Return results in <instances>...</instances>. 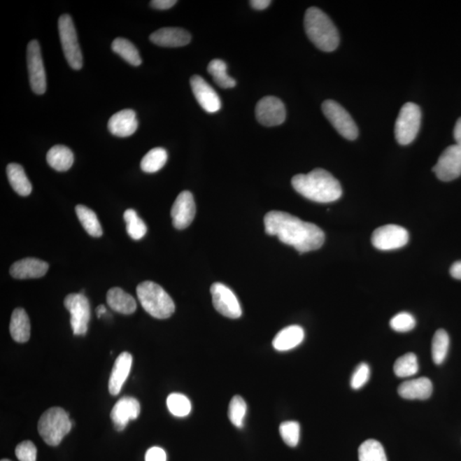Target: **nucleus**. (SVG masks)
I'll return each instance as SVG.
<instances>
[{
	"label": "nucleus",
	"instance_id": "obj_1",
	"mask_svg": "<svg viewBox=\"0 0 461 461\" xmlns=\"http://www.w3.org/2000/svg\"><path fill=\"white\" fill-rule=\"evenodd\" d=\"M264 224L267 234L277 236L300 254L320 249L325 242L324 232L319 227L288 213L270 211L264 217Z\"/></svg>",
	"mask_w": 461,
	"mask_h": 461
},
{
	"label": "nucleus",
	"instance_id": "obj_2",
	"mask_svg": "<svg viewBox=\"0 0 461 461\" xmlns=\"http://www.w3.org/2000/svg\"><path fill=\"white\" fill-rule=\"evenodd\" d=\"M292 184L299 194L313 202H335L343 194L339 181L322 169H316L306 174H297L292 178Z\"/></svg>",
	"mask_w": 461,
	"mask_h": 461
},
{
	"label": "nucleus",
	"instance_id": "obj_3",
	"mask_svg": "<svg viewBox=\"0 0 461 461\" xmlns=\"http://www.w3.org/2000/svg\"><path fill=\"white\" fill-rule=\"evenodd\" d=\"M304 28L309 40L321 51H335L339 45V34L330 17L316 7L306 11Z\"/></svg>",
	"mask_w": 461,
	"mask_h": 461
},
{
	"label": "nucleus",
	"instance_id": "obj_4",
	"mask_svg": "<svg viewBox=\"0 0 461 461\" xmlns=\"http://www.w3.org/2000/svg\"><path fill=\"white\" fill-rule=\"evenodd\" d=\"M137 296L146 311L157 319H168L176 310L171 297L156 283L145 281L139 284Z\"/></svg>",
	"mask_w": 461,
	"mask_h": 461
},
{
	"label": "nucleus",
	"instance_id": "obj_5",
	"mask_svg": "<svg viewBox=\"0 0 461 461\" xmlns=\"http://www.w3.org/2000/svg\"><path fill=\"white\" fill-rule=\"evenodd\" d=\"M73 421L62 408H52L42 414L38 423V432L49 446H57L71 431Z\"/></svg>",
	"mask_w": 461,
	"mask_h": 461
},
{
	"label": "nucleus",
	"instance_id": "obj_6",
	"mask_svg": "<svg viewBox=\"0 0 461 461\" xmlns=\"http://www.w3.org/2000/svg\"><path fill=\"white\" fill-rule=\"evenodd\" d=\"M58 31L63 48L64 54L68 64L75 71H80L83 66V56L81 53L76 29L71 15H62L58 20Z\"/></svg>",
	"mask_w": 461,
	"mask_h": 461
},
{
	"label": "nucleus",
	"instance_id": "obj_7",
	"mask_svg": "<svg viewBox=\"0 0 461 461\" xmlns=\"http://www.w3.org/2000/svg\"><path fill=\"white\" fill-rule=\"evenodd\" d=\"M421 123L420 108L416 104L406 103L399 112L395 137L402 146L409 145L416 138Z\"/></svg>",
	"mask_w": 461,
	"mask_h": 461
},
{
	"label": "nucleus",
	"instance_id": "obj_8",
	"mask_svg": "<svg viewBox=\"0 0 461 461\" xmlns=\"http://www.w3.org/2000/svg\"><path fill=\"white\" fill-rule=\"evenodd\" d=\"M322 111L325 118L343 138L355 141L358 137V127L353 118L339 103L333 100H325L322 104Z\"/></svg>",
	"mask_w": 461,
	"mask_h": 461
},
{
	"label": "nucleus",
	"instance_id": "obj_9",
	"mask_svg": "<svg viewBox=\"0 0 461 461\" xmlns=\"http://www.w3.org/2000/svg\"><path fill=\"white\" fill-rule=\"evenodd\" d=\"M64 306L71 313L73 335H86L91 318L90 304L87 298L83 293L69 294L65 297Z\"/></svg>",
	"mask_w": 461,
	"mask_h": 461
},
{
	"label": "nucleus",
	"instance_id": "obj_10",
	"mask_svg": "<svg viewBox=\"0 0 461 461\" xmlns=\"http://www.w3.org/2000/svg\"><path fill=\"white\" fill-rule=\"evenodd\" d=\"M27 62L31 88L34 94H44L46 91V76L41 45L36 40L30 41L28 45Z\"/></svg>",
	"mask_w": 461,
	"mask_h": 461
},
{
	"label": "nucleus",
	"instance_id": "obj_11",
	"mask_svg": "<svg viewBox=\"0 0 461 461\" xmlns=\"http://www.w3.org/2000/svg\"><path fill=\"white\" fill-rule=\"evenodd\" d=\"M409 240L408 231L397 225H386L378 227L371 235V243L379 250L400 249L409 243Z\"/></svg>",
	"mask_w": 461,
	"mask_h": 461
},
{
	"label": "nucleus",
	"instance_id": "obj_12",
	"mask_svg": "<svg viewBox=\"0 0 461 461\" xmlns=\"http://www.w3.org/2000/svg\"><path fill=\"white\" fill-rule=\"evenodd\" d=\"M213 304L220 315L230 319H238L242 315V308L235 294L222 283H215L211 289Z\"/></svg>",
	"mask_w": 461,
	"mask_h": 461
},
{
	"label": "nucleus",
	"instance_id": "obj_13",
	"mask_svg": "<svg viewBox=\"0 0 461 461\" xmlns=\"http://www.w3.org/2000/svg\"><path fill=\"white\" fill-rule=\"evenodd\" d=\"M432 171L441 181H452L461 176V150L456 145L447 147L433 166Z\"/></svg>",
	"mask_w": 461,
	"mask_h": 461
},
{
	"label": "nucleus",
	"instance_id": "obj_14",
	"mask_svg": "<svg viewBox=\"0 0 461 461\" xmlns=\"http://www.w3.org/2000/svg\"><path fill=\"white\" fill-rule=\"evenodd\" d=\"M255 116L263 126L274 127L281 125L285 121V104L275 97L269 96L262 99L255 107Z\"/></svg>",
	"mask_w": 461,
	"mask_h": 461
},
{
	"label": "nucleus",
	"instance_id": "obj_15",
	"mask_svg": "<svg viewBox=\"0 0 461 461\" xmlns=\"http://www.w3.org/2000/svg\"><path fill=\"white\" fill-rule=\"evenodd\" d=\"M196 215V204L192 192L184 191L180 193L173 204L171 217L173 227L183 230L192 224Z\"/></svg>",
	"mask_w": 461,
	"mask_h": 461
},
{
	"label": "nucleus",
	"instance_id": "obj_16",
	"mask_svg": "<svg viewBox=\"0 0 461 461\" xmlns=\"http://www.w3.org/2000/svg\"><path fill=\"white\" fill-rule=\"evenodd\" d=\"M197 101L208 113H215L222 108V101L211 85L203 77L193 76L190 80Z\"/></svg>",
	"mask_w": 461,
	"mask_h": 461
},
{
	"label": "nucleus",
	"instance_id": "obj_17",
	"mask_svg": "<svg viewBox=\"0 0 461 461\" xmlns=\"http://www.w3.org/2000/svg\"><path fill=\"white\" fill-rule=\"evenodd\" d=\"M141 413V404L137 399L124 397L112 409L111 418L116 431L122 432L130 420H136Z\"/></svg>",
	"mask_w": 461,
	"mask_h": 461
},
{
	"label": "nucleus",
	"instance_id": "obj_18",
	"mask_svg": "<svg viewBox=\"0 0 461 461\" xmlns=\"http://www.w3.org/2000/svg\"><path fill=\"white\" fill-rule=\"evenodd\" d=\"M139 122L133 110H123L111 116L108 120V129L115 136L129 137L137 131Z\"/></svg>",
	"mask_w": 461,
	"mask_h": 461
},
{
	"label": "nucleus",
	"instance_id": "obj_19",
	"mask_svg": "<svg viewBox=\"0 0 461 461\" xmlns=\"http://www.w3.org/2000/svg\"><path fill=\"white\" fill-rule=\"evenodd\" d=\"M48 269V262L36 258H24L13 263L10 274L17 280H28L45 276Z\"/></svg>",
	"mask_w": 461,
	"mask_h": 461
},
{
	"label": "nucleus",
	"instance_id": "obj_20",
	"mask_svg": "<svg viewBox=\"0 0 461 461\" xmlns=\"http://www.w3.org/2000/svg\"><path fill=\"white\" fill-rule=\"evenodd\" d=\"M133 365V356L129 352H123L115 360L108 379V391L112 396H118L121 392L124 383L129 378Z\"/></svg>",
	"mask_w": 461,
	"mask_h": 461
},
{
	"label": "nucleus",
	"instance_id": "obj_21",
	"mask_svg": "<svg viewBox=\"0 0 461 461\" xmlns=\"http://www.w3.org/2000/svg\"><path fill=\"white\" fill-rule=\"evenodd\" d=\"M192 36L187 30L180 28H164L150 34V41L162 48H181L191 42Z\"/></svg>",
	"mask_w": 461,
	"mask_h": 461
},
{
	"label": "nucleus",
	"instance_id": "obj_22",
	"mask_svg": "<svg viewBox=\"0 0 461 461\" xmlns=\"http://www.w3.org/2000/svg\"><path fill=\"white\" fill-rule=\"evenodd\" d=\"M432 383L427 378H418L402 383L398 388V394L408 400H426L431 397Z\"/></svg>",
	"mask_w": 461,
	"mask_h": 461
},
{
	"label": "nucleus",
	"instance_id": "obj_23",
	"mask_svg": "<svg viewBox=\"0 0 461 461\" xmlns=\"http://www.w3.org/2000/svg\"><path fill=\"white\" fill-rule=\"evenodd\" d=\"M304 336V330L299 325H290L278 332L273 340V346L278 351H288L299 346Z\"/></svg>",
	"mask_w": 461,
	"mask_h": 461
},
{
	"label": "nucleus",
	"instance_id": "obj_24",
	"mask_svg": "<svg viewBox=\"0 0 461 461\" xmlns=\"http://www.w3.org/2000/svg\"><path fill=\"white\" fill-rule=\"evenodd\" d=\"M107 303L114 311L122 313V315H132L137 308L136 301L134 300V298L119 288L108 290Z\"/></svg>",
	"mask_w": 461,
	"mask_h": 461
},
{
	"label": "nucleus",
	"instance_id": "obj_25",
	"mask_svg": "<svg viewBox=\"0 0 461 461\" xmlns=\"http://www.w3.org/2000/svg\"><path fill=\"white\" fill-rule=\"evenodd\" d=\"M31 325L29 318L24 309L15 308L11 315L10 332L17 343H26L30 339Z\"/></svg>",
	"mask_w": 461,
	"mask_h": 461
},
{
	"label": "nucleus",
	"instance_id": "obj_26",
	"mask_svg": "<svg viewBox=\"0 0 461 461\" xmlns=\"http://www.w3.org/2000/svg\"><path fill=\"white\" fill-rule=\"evenodd\" d=\"M46 161L58 172L68 171L73 164V154L67 146H55L46 155Z\"/></svg>",
	"mask_w": 461,
	"mask_h": 461
},
{
	"label": "nucleus",
	"instance_id": "obj_27",
	"mask_svg": "<svg viewBox=\"0 0 461 461\" xmlns=\"http://www.w3.org/2000/svg\"><path fill=\"white\" fill-rule=\"evenodd\" d=\"M6 173L11 187L17 194L27 197L32 192V185L20 164H10L7 166Z\"/></svg>",
	"mask_w": 461,
	"mask_h": 461
},
{
	"label": "nucleus",
	"instance_id": "obj_28",
	"mask_svg": "<svg viewBox=\"0 0 461 461\" xmlns=\"http://www.w3.org/2000/svg\"><path fill=\"white\" fill-rule=\"evenodd\" d=\"M76 212L84 229L89 235L95 238L101 237L103 235L102 227L94 211L80 204L76 207Z\"/></svg>",
	"mask_w": 461,
	"mask_h": 461
},
{
	"label": "nucleus",
	"instance_id": "obj_29",
	"mask_svg": "<svg viewBox=\"0 0 461 461\" xmlns=\"http://www.w3.org/2000/svg\"><path fill=\"white\" fill-rule=\"evenodd\" d=\"M111 48L113 52L122 57L124 60L131 65L139 66L142 64V59L138 49L129 40L124 38H116L112 42Z\"/></svg>",
	"mask_w": 461,
	"mask_h": 461
},
{
	"label": "nucleus",
	"instance_id": "obj_30",
	"mask_svg": "<svg viewBox=\"0 0 461 461\" xmlns=\"http://www.w3.org/2000/svg\"><path fill=\"white\" fill-rule=\"evenodd\" d=\"M166 161H168L166 150L162 147H157V148L150 150L143 157L141 168L146 173H156L164 168Z\"/></svg>",
	"mask_w": 461,
	"mask_h": 461
},
{
	"label": "nucleus",
	"instance_id": "obj_31",
	"mask_svg": "<svg viewBox=\"0 0 461 461\" xmlns=\"http://www.w3.org/2000/svg\"><path fill=\"white\" fill-rule=\"evenodd\" d=\"M227 66L224 61L214 59L208 64V72L219 87L228 89L236 86V80L227 75Z\"/></svg>",
	"mask_w": 461,
	"mask_h": 461
},
{
	"label": "nucleus",
	"instance_id": "obj_32",
	"mask_svg": "<svg viewBox=\"0 0 461 461\" xmlns=\"http://www.w3.org/2000/svg\"><path fill=\"white\" fill-rule=\"evenodd\" d=\"M358 454L359 461H388L382 444L374 439L364 441L359 448Z\"/></svg>",
	"mask_w": 461,
	"mask_h": 461
},
{
	"label": "nucleus",
	"instance_id": "obj_33",
	"mask_svg": "<svg viewBox=\"0 0 461 461\" xmlns=\"http://www.w3.org/2000/svg\"><path fill=\"white\" fill-rule=\"evenodd\" d=\"M448 348V334L446 331L440 329L436 332L432 339V353L434 363L437 365L444 363L447 357Z\"/></svg>",
	"mask_w": 461,
	"mask_h": 461
},
{
	"label": "nucleus",
	"instance_id": "obj_34",
	"mask_svg": "<svg viewBox=\"0 0 461 461\" xmlns=\"http://www.w3.org/2000/svg\"><path fill=\"white\" fill-rule=\"evenodd\" d=\"M124 220L127 224V232L130 237L134 240H139L145 237L147 227L144 220L139 218L136 211L134 209H127L124 213Z\"/></svg>",
	"mask_w": 461,
	"mask_h": 461
},
{
	"label": "nucleus",
	"instance_id": "obj_35",
	"mask_svg": "<svg viewBox=\"0 0 461 461\" xmlns=\"http://www.w3.org/2000/svg\"><path fill=\"white\" fill-rule=\"evenodd\" d=\"M418 371L417 356L408 353L401 356L395 362L394 371L399 378L411 377Z\"/></svg>",
	"mask_w": 461,
	"mask_h": 461
},
{
	"label": "nucleus",
	"instance_id": "obj_36",
	"mask_svg": "<svg viewBox=\"0 0 461 461\" xmlns=\"http://www.w3.org/2000/svg\"><path fill=\"white\" fill-rule=\"evenodd\" d=\"M169 412L176 417L187 416L192 410L191 402L184 395L173 393L166 399Z\"/></svg>",
	"mask_w": 461,
	"mask_h": 461
},
{
	"label": "nucleus",
	"instance_id": "obj_37",
	"mask_svg": "<svg viewBox=\"0 0 461 461\" xmlns=\"http://www.w3.org/2000/svg\"><path fill=\"white\" fill-rule=\"evenodd\" d=\"M247 411L246 402L240 396L232 397L228 409V417L236 427L242 428Z\"/></svg>",
	"mask_w": 461,
	"mask_h": 461
},
{
	"label": "nucleus",
	"instance_id": "obj_38",
	"mask_svg": "<svg viewBox=\"0 0 461 461\" xmlns=\"http://www.w3.org/2000/svg\"><path fill=\"white\" fill-rule=\"evenodd\" d=\"M283 441L290 447H296L300 439V425L296 421L283 422L280 426Z\"/></svg>",
	"mask_w": 461,
	"mask_h": 461
},
{
	"label": "nucleus",
	"instance_id": "obj_39",
	"mask_svg": "<svg viewBox=\"0 0 461 461\" xmlns=\"http://www.w3.org/2000/svg\"><path fill=\"white\" fill-rule=\"evenodd\" d=\"M390 327L397 332H408L412 331L416 325V320L409 313L402 312L391 319Z\"/></svg>",
	"mask_w": 461,
	"mask_h": 461
},
{
	"label": "nucleus",
	"instance_id": "obj_40",
	"mask_svg": "<svg viewBox=\"0 0 461 461\" xmlns=\"http://www.w3.org/2000/svg\"><path fill=\"white\" fill-rule=\"evenodd\" d=\"M15 456L19 461H36L37 448L31 441H22L15 448Z\"/></svg>",
	"mask_w": 461,
	"mask_h": 461
},
{
	"label": "nucleus",
	"instance_id": "obj_41",
	"mask_svg": "<svg viewBox=\"0 0 461 461\" xmlns=\"http://www.w3.org/2000/svg\"><path fill=\"white\" fill-rule=\"evenodd\" d=\"M370 377V368L366 363H360L352 375L350 385L355 390L362 388Z\"/></svg>",
	"mask_w": 461,
	"mask_h": 461
},
{
	"label": "nucleus",
	"instance_id": "obj_42",
	"mask_svg": "<svg viewBox=\"0 0 461 461\" xmlns=\"http://www.w3.org/2000/svg\"><path fill=\"white\" fill-rule=\"evenodd\" d=\"M146 461H166V453L159 447L150 448L146 452Z\"/></svg>",
	"mask_w": 461,
	"mask_h": 461
},
{
	"label": "nucleus",
	"instance_id": "obj_43",
	"mask_svg": "<svg viewBox=\"0 0 461 461\" xmlns=\"http://www.w3.org/2000/svg\"><path fill=\"white\" fill-rule=\"evenodd\" d=\"M176 0H153L150 2V6L157 10H169L170 8L176 6Z\"/></svg>",
	"mask_w": 461,
	"mask_h": 461
},
{
	"label": "nucleus",
	"instance_id": "obj_44",
	"mask_svg": "<svg viewBox=\"0 0 461 461\" xmlns=\"http://www.w3.org/2000/svg\"><path fill=\"white\" fill-rule=\"evenodd\" d=\"M271 1L269 0H253L250 1V6L254 8L255 10H263L267 9L271 5Z\"/></svg>",
	"mask_w": 461,
	"mask_h": 461
},
{
	"label": "nucleus",
	"instance_id": "obj_45",
	"mask_svg": "<svg viewBox=\"0 0 461 461\" xmlns=\"http://www.w3.org/2000/svg\"><path fill=\"white\" fill-rule=\"evenodd\" d=\"M454 137L455 145L461 150V118L457 120L454 129Z\"/></svg>",
	"mask_w": 461,
	"mask_h": 461
},
{
	"label": "nucleus",
	"instance_id": "obj_46",
	"mask_svg": "<svg viewBox=\"0 0 461 461\" xmlns=\"http://www.w3.org/2000/svg\"><path fill=\"white\" fill-rule=\"evenodd\" d=\"M451 274L456 280H461V261L456 262L451 267Z\"/></svg>",
	"mask_w": 461,
	"mask_h": 461
},
{
	"label": "nucleus",
	"instance_id": "obj_47",
	"mask_svg": "<svg viewBox=\"0 0 461 461\" xmlns=\"http://www.w3.org/2000/svg\"><path fill=\"white\" fill-rule=\"evenodd\" d=\"M107 312L106 308L104 305H99L96 309L97 316L101 318Z\"/></svg>",
	"mask_w": 461,
	"mask_h": 461
},
{
	"label": "nucleus",
	"instance_id": "obj_48",
	"mask_svg": "<svg viewBox=\"0 0 461 461\" xmlns=\"http://www.w3.org/2000/svg\"><path fill=\"white\" fill-rule=\"evenodd\" d=\"M1 461H10V460H7V459H3V460H1Z\"/></svg>",
	"mask_w": 461,
	"mask_h": 461
}]
</instances>
